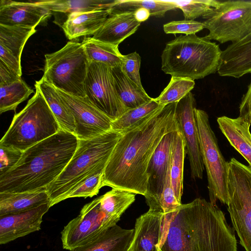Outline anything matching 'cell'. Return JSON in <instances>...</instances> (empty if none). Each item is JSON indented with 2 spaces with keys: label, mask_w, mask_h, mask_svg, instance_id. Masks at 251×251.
I'll return each mask as SVG.
<instances>
[{
  "label": "cell",
  "mask_w": 251,
  "mask_h": 251,
  "mask_svg": "<svg viewBox=\"0 0 251 251\" xmlns=\"http://www.w3.org/2000/svg\"><path fill=\"white\" fill-rule=\"evenodd\" d=\"M140 25L141 23L135 19L133 11L111 12L92 37L97 40L118 46L126 38L134 34Z\"/></svg>",
  "instance_id": "cell-20"
},
{
  "label": "cell",
  "mask_w": 251,
  "mask_h": 251,
  "mask_svg": "<svg viewBox=\"0 0 251 251\" xmlns=\"http://www.w3.org/2000/svg\"><path fill=\"white\" fill-rule=\"evenodd\" d=\"M139 7L147 9L151 16L156 17H164L167 11L177 8L171 0H116L110 8L114 12L134 11Z\"/></svg>",
  "instance_id": "cell-33"
},
{
  "label": "cell",
  "mask_w": 251,
  "mask_h": 251,
  "mask_svg": "<svg viewBox=\"0 0 251 251\" xmlns=\"http://www.w3.org/2000/svg\"><path fill=\"white\" fill-rule=\"evenodd\" d=\"M171 1L177 8L182 10L185 20H194L200 17H202L212 7H216L219 1L215 0Z\"/></svg>",
  "instance_id": "cell-36"
},
{
  "label": "cell",
  "mask_w": 251,
  "mask_h": 251,
  "mask_svg": "<svg viewBox=\"0 0 251 251\" xmlns=\"http://www.w3.org/2000/svg\"><path fill=\"white\" fill-rule=\"evenodd\" d=\"M218 73L234 78L251 73V33L222 51Z\"/></svg>",
  "instance_id": "cell-19"
},
{
  "label": "cell",
  "mask_w": 251,
  "mask_h": 251,
  "mask_svg": "<svg viewBox=\"0 0 251 251\" xmlns=\"http://www.w3.org/2000/svg\"><path fill=\"white\" fill-rule=\"evenodd\" d=\"M111 8L75 12L68 15L62 28L69 39L92 34L101 27L111 14Z\"/></svg>",
  "instance_id": "cell-21"
},
{
  "label": "cell",
  "mask_w": 251,
  "mask_h": 251,
  "mask_svg": "<svg viewBox=\"0 0 251 251\" xmlns=\"http://www.w3.org/2000/svg\"><path fill=\"white\" fill-rule=\"evenodd\" d=\"M194 113L202 162L207 173L210 202L216 204L219 200L227 204L228 162L220 151L207 113L196 108Z\"/></svg>",
  "instance_id": "cell-9"
},
{
  "label": "cell",
  "mask_w": 251,
  "mask_h": 251,
  "mask_svg": "<svg viewBox=\"0 0 251 251\" xmlns=\"http://www.w3.org/2000/svg\"><path fill=\"white\" fill-rule=\"evenodd\" d=\"M134 16L135 19L141 23L146 21L151 16L149 10L144 7H139L134 11Z\"/></svg>",
  "instance_id": "cell-45"
},
{
  "label": "cell",
  "mask_w": 251,
  "mask_h": 251,
  "mask_svg": "<svg viewBox=\"0 0 251 251\" xmlns=\"http://www.w3.org/2000/svg\"><path fill=\"white\" fill-rule=\"evenodd\" d=\"M34 85L40 91L61 129L75 135V125L73 115L56 88L42 78L36 81Z\"/></svg>",
  "instance_id": "cell-25"
},
{
  "label": "cell",
  "mask_w": 251,
  "mask_h": 251,
  "mask_svg": "<svg viewBox=\"0 0 251 251\" xmlns=\"http://www.w3.org/2000/svg\"><path fill=\"white\" fill-rule=\"evenodd\" d=\"M204 28L203 22L195 20H184L172 21L163 25L166 34L183 33L186 35L195 34Z\"/></svg>",
  "instance_id": "cell-40"
},
{
  "label": "cell",
  "mask_w": 251,
  "mask_h": 251,
  "mask_svg": "<svg viewBox=\"0 0 251 251\" xmlns=\"http://www.w3.org/2000/svg\"><path fill=\"white\" fill-rule=\"evenodd\" d=\"M35 28L0 25V45L3 46L21 61L24 47Z\"/></svg>",
  "instance_id": "cell-30"
},
{
  "label": "cell",
  "mask_w": 251,
  "mask_h": 251,
  "mask_svg": "<svg viewBox=\"0 0 251 251\" xmlns=\"http://www.w3.org/2000/svg\"><path fill=\"white\" fill-rule=\"evenodd\" d=\"M20 112L15 114L0 146L23 152L61 129L39 89Z\"/></svg>",
  "instance_id": "cell-6"
},
{
  "label": "cell",
  "mask_w": 251,
  "mask_h": 251,
  "mask_svg": "<svg viewBox=\"0 0 251 251\" xmlns=\"http://www.w3.org/2000/svg\"><path fill=\"white\" fill-rule=\"evenodd\" d=\"M21 78V76L0 61V85L9 84Z\"/></svg>",
  "instance_id": "cell-44"
},
{
  "label": "cell",
  "mask_w": 251,
  "mask_h": 251,
  "mask_svg": "<svg viewBox=\"0 0 251 251\" xmlns=\"http://www.w3.org/2000/svg\"><path fill=\"white\" fill-rule=\"evenodd\" d=\"M202 17L207 39L237 43L251 33V0L219 1Z\"/></svg>",
  "instance_id": "cell-10"
},
{
  "label": "cell",
  "mask_w": 251,
  "mask_h": 251,
  "mask_svg": "<svg viewBox=\"0 0 251 251\" xmlns=\"http://www.w3.org/2000/svg\"><path fill=\"white\" fill-rule=\"evenodd\" d=\"M217 122L230 144L244 157L251 168V125L240 117L231 118L223 116L217 118Z\"/></svg>",
  "instance_id": "cell-22"
},
{
  "label": "cell",
  "mask_w": 251,
  "mask_h": 251,
  "mask_svg": "<svg viewBox=\"0 0 251 251\" xmlns=\"http://www.w3.org/2000/svg\"><path fill=\"white\" fill-rule=\"evenodd\" d=\"M89 62L103 63L111 68L121 67L123 56L118 46L85 37L81 43Z\"/></svg>",
  "instance_id": "cell-27"
},
{
  "label": "cell",
  "mask_w": 251,
  "mask_h": 251,
  "mask_svg": "<svg viewBox=\"0 0 251 251\" xmlns=\"http://www.w3.org/2000/svg\"><path fill=\"white\" fill-rule=\"evenodd\" d=\"M160 251H237V241L217 205L197 198L166 222Z\"/></svg>",
  "instance_id": "cell-2"
},
{
  "label": "cell",
  "mask_w": 251,
  "mask_h": 251,
  "mask_svg": "<svg viewBox=\"0 0 251 251\" xmlns=\"http://www.w3.org/2000/svg\"><path fill=\"white\" fill-rule=\"evenodd\" d=\"M178 127L169 132L162 138L149 162L147 169V190L145 197L149 210L154 211L162 193L171 164L173 142Z\"/></svg>",
  "instance_id": "cell-15"
},
{
  "label": "cell",
  "mask_w": 251,
  "mask_h": 251,
  "mask_svg": "<svg viewBox=\"0 0 251 251\" xmlns=\"http://www.w3.org/2000/svg\"><path fill=\"white\" fill-rule=\"evenodd\" d=\"M228 166L227 210L241 245L251 251V168L234 158Z\"/></svg>",
  "instance_id": "cell-8"
},
{
  "label": "cell",
  "mask_w": 251,
  "mask_h": 251,
  "mask_svg": "<svg viewBox=\"0 0 251 251\" xmlns=\"http://www.w3.org/2000/svg\"><path fill=\"white\" fill-rule=\"evenodd\" d=\"M195 81L189 78L172 76L167 86L155 98L161 105L177 102L194 88Z\"/></svg>",
  "instance_id": "cell-35"
},
{
  "label": "cell",
  "mask_w": 251,
  "mask_h": 251,
  "mask_svg": "<svg viewBox=\"0 0 251 251\" xmlns=\"http://www.w3.org/2000/svg\"><path fill=\"white\" fill-rule=\"evenodd\" d=\"M170 167L171 164L167 172L162 193L156 209L152 212L162 213L166 216L171 215L176 211L182 204L177 199L172 185Z\"/></svg>",
  "instance_id": "cell-37"
},
{
  "label": "cell",
  "mask_w": 251,
  "mask_h": 251,
  "mask_svg": "<svg viewBox=\"0 0 251 251\" xmlns=\"http://www.w3.org/2000/svg\"><path fill=\"white\" fill-rule=\"evenodd\" d=\"M100 199L101 196L85 204L78 215L64 226L61 232L64 249L70 251L89 243L119 221L102 210Z\"/></svg>",
  "instance_id": "cell-11"
},
{
  "label": "cell",
  "mask_w": 251,
  "mask_h": 251,
  "mask_svg": "<svg viewBox=\"0 0 251 251\" xmlns=\"http://www.w3.org/2000/svg\"><path fill=\"white\" fill-rule=\"evenodd\" d=\"M122 133L111 130L89 139H78L77 148L57 178L46 190L51 207L67 199L68 195L94 173L104 171Z\"/></svg>",
  "instance_id": "cell-4"
},
{
  "label": "cell",
  "mask_w": 251,
  "mask_h": 251,
  "mask_svg": "<svg viewBox=\"0 0 251 251\" xmlns=\"http://www.w3.org/2000/svg\"><path fill=\"white\" fill-rule=\"evenodd\" d=\"M0 61H2L21 76L22 73L21 61L1 45H0Z\"/></svg>",
  "instance_id": "cell-42"
},
{
  "label": "cell",
  "mask_w": 251,
  "mask_h": 251,
  "mask_svg": "<svg viewBox=\"0 0 251 251\" xmlns=\"http://www.w3.org/2000/svg\"><path fill=\"white\" fill-rule=\"evenodd\" d=\"M51 12L70 14L75 12H86L110 8L114 0H50L34 1Z\"/></svg>",
  "instance_id": "cell-29"
},
{
  "label": "cell",
  "mask_w": 251,
  "mask_h": 251,
  "mask_svg": "<svg viewBox=\"0 0 251 251\" xmlns=\"http://www.w3.org/2000/svg\"><path fill=\"white\" fill-rule=\"evenodd\" d=\"M103 171L96 172L75 188L67 197V199L75 197H92L97 195L103 186Z\"/></svg>",
  "instance_id": "cell-38"
},
{
  "label": "cell",
  "mask_w": 251,
  "mask_h": 251,
  "mask_svg": "<svg viewBox=\"0 0 251 251\" xmlns=\"http://www.w3.org/2000/svg\"><path fill=\"white\" fill-rule=\"evenodd\" d=\"M177 102L162 106L153 114L121 132L103 173V186L145 196L148 164L163 137L178 128Z\"/></svg>",
  "instance_id": "cell-1"
},
{
  "label": "cell",
  "mask_w": 251,
  "mask_h": 251,
  "mask_svg": "<svg viewBox=\"0 0 251 251\" xmlns=\"http://www.w3.org/2000/svg\"><path fill=\"white\" fill-rule=\"evenodd\" d=\"M251 124V81L246 93L243 95L239 106V116Z\"/></svg>",
  "instance_id": "cell-43"
},
{
  "label": "cell",
  "mask_w": 251,
  "mask_h": 251,
  "mask_svg": "<svg viewBox=\"0 0 251 251\" xmlns=\"http://www.w3.org/2000/svg\"><path fill=\"white\" fill-rule=\"evenodd\" d=\"M78 139L61 129L23 152L18 162L0 176V192L21 193L46 189L73 157Z\"/></svg>",
  "instance_id": "cell-3"
},
{
  "label": "cell",
  "mask_w": 251,
  "mask_h": 251,
  "mask_svg": "<svg viewBox=\"0 0 251 251\" xmlns=\"http://www.w3.org/2000/svg\"><path fill=\"white\" fill-rule=\"evenodd\" d=\"M135 194L112 188L101 196L100 208L108 216L120 220L121 215L135 201Z\"/></svg>",
  "instance_id": "cell-32"
},
{
  "label": "cell",
  "mask_w": 251,
  "mask_h": 251,
  "mask_svg": "<svg viewBox=\"0 0 251 251\" xmlns=\"http://www.w3.org/2000/svg\"><path fill=\"white\" fill-rule=\"evenodd\" d=\"M50 207V202L25 211L0 216V244L39 230L43 216Z\"/></svg>",
  "instance_id": "cell-16"
},
{
  "label": "cell",
  "mask_w": 251,
  "mask_h": 251,
  "mask_svg": "<svg viewBox=\"0 0 251 251\" xmlns=\"http://www.w3.org/2000/svg\"><path fill=\"white\" fill-rule=\"evenodd\" d=\"M112 71L117 94L128 110L142 105L152 99L145 90L131 81L120 67L112 68Z\"/></svg>",
  "instance_id": "cell-26"
},
{
  "label": "cell",
  "mask_w": 251,
  "mask_h": 251,
  "mask_svg": "<svg viewBox=\"0 0 251 251\" xmlns=\"http://www.w3.org/2000/svg\"><path fill=\"white\" fill-rule=\"evenodd\" d=\"M141 58L136 51L124 55L121 68L124 74L141 89L144 90L141 81L140 68Z\"/></svg>",
  "instance_id": "cell-39"
},
{
  "label": "cell",
  "mask_w": 251,
  "mask_h": 251,
  "mask_svg": "<svg viewBox=\"0 0 251 251\" xmlns=\"http://www.w3.org/2000/svg\"><path fill=\"white\" fill-rule=\"evenodd\" d=\"M84 90L89 100L113 121L128 110L116 91L112 68L106 64L89 62Z\"/></svg>",
  "instance_id": "cell-12"
},
{
  "label": "cell",
  "mask_w": 251,
  "mask_h": 251,
  "mask_svg": "<svg viewBox=\"0 0 251 251\" xmlns=\"http://www.w3.org/2000/svg\"><path fill=\"white\" fill-rule=\"evenodd\" d=\"M133 235L134 229H124L116 224L95 239L70 251H128Z\"/></svg>",
  "instance_id": "cell-23"
},
{
  "label": "cell",
  "mask_w": 251,
  "mask_h": 251,
  "mask_svg": "<svg viewBox=\"0 0 251 251\" xmlns=\"http://www.w3.org/2000/svg\"><path fill=\"white\" fill-rule=\"evenodd\" d=\"M166 226V215L149 210L138 217L128 251H160Z\"/></svg>",
  "instance_id": "cell-17"
},
{
  "label": "cell",
  "mask_w": 251,
  "mask_h": 251,
  "mask_svg": "<svg viewBox=\"0 0 251 251\" xmlns=\"http://www.w3.org/2000/svg\"><path fill=\"white\" fill-rule=\"evenodd\" d=\"M186 154L183 136L178 129L172 146L170 177L176 196L180 201L183 194V168Z\"/></svg>",
  "instance_id": "cell-28"
},
{
  "label": "cell",
  "mask_w": 251,
  "mask_h": 251,
  "mask_svg": "<svg viewBox=\"0 0 251 251\" xmlns=\"http://www.w3.org/2000/svg\"><path fill=\"white\" fill-rule=\"evenodd\" d=\"M50 202L46 189L21 193L0 192V216L25 211Z\"/></svg>",
  "instance_id": "cell-24"
},
{
  "label": "cell",
  "mask_w": 251,
  "mask_h": 251,
  "mask_svg": "<svg viewBox=\"0 0 251 251\" xmlns=\"http://www.w3.org/2000/svg\"><path fill=\"white\" fill-rule=\"evenodd\" d=\"M56 90L73 115L75 135L78 139H91L111 130L113 121L95 107L86 97H77Z\"/></svg>",
  "instance_id": "cell-13"
},
{
  "label": "cell",
  "mask_w": 251,
  "mask_h": 251,
  "mask_svg": "<svg viewBox=\"0 0 251 251\" xmlns=\"http://www.w3.org/2000/svg\"><path fill=\"white\" fill-rule=\"evenodd\" d=\"M34 92L22 78L13 82L0 85V113L15 111L18 105Z\"/></svg>",
  "instance_id": "cell-31"
},
{
  "label": "cell",
  "mask_w": 251,
  "mask_h": 251,
  "mask_svg": "<svg viewBox=\"0 0 251 251\" xmlns=\"http://www.w3.org/2000/svg\"><path fill=\"white\" fill-rule=\"evenodd\" d=\"M162 106L152 98L142 105L127 110L118 119L112 121L111 130L121 132L151 115Z\"/></svg>",
  "instance_id": "cell-34"
},
{
  "label": "cell",
  "mask_w": 251,
  "mask_h": 251,
  "mask_svg": "<svg viewBox=\"0 0 251 251\" xmlns=\"http://www.w3.org/2000/svg\"><path fill=\"white\" fill-rule=\"evenodd\" d=\"M42 78L56 89L85 98L84 82L89 61L81 43L69 41L62 48L45 55Z\"/></svg>",
  "instance_id": "cell-7"
},
{
  "label": "cell",
  "mask_w": 251,
  "mask_h": 251,
  "mask_svg": "<svg viewBox=\"0 0 251 251\" xmlns=\"http://www.w3.org/2000/svg\"><path fill=\"white\" fill-rule=\"evenodd\" d=\"M195 99L189 92L177 102L175 118L184 142L192 178L202 179L204 171L199 133L195 117Z\"/></svg>",
  "instance_id": "cell-14"
},
{
  "label": "cell",
  "mask_w": 251,
  "mask_h": 251,
  "mask_svg": "<svg viewBox=\"0 0 251 251\" xmlns=\"http://www.w3.org/2000/svg\"><path fill=\"white\" fill-rule=\"evenodd\" d=\"M22 153V151L0 146V176L16 165Z\"/></svg>",
  "instance_id": "cell-41"
},
{
  "label": "cell",
  "mask_w": 251,
  "mask_h": 251,
  "mask_svg": "<svg viewBox=\"0 0 251 251\" xmlns=\"http://www.w3.org/2000/svg\"><path fill=\"white\" fill-rule=\"evenodd\" d=\"M222 50L205 36L180 35L167 43L161 70L172 76L195 80L218 72Z\"/></svg>",
  "instance_id": "cell-5"
},
{
  "label": "cell",
  "mask_w": 251,
  "mask_h": 251,
  "mask_svg": "<svg viewBox=\"0 0 251 251\" xmlns=\"http://www.w3.org/2000/svg\"><path fill=\"white\" fill-rule=\"evenodd\" d=\"M51 11L34 1H0V25L35 28Z\"/></svg>",
  "instance_id": "cell-18"
}]
</instances>
